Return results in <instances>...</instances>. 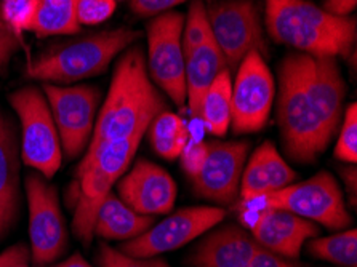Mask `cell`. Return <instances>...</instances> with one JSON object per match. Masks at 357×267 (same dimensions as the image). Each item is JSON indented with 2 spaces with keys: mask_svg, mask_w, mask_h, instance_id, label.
<instances>
[{
  "mask_svg": "<svg viewBox=\"0 0 357 267\" xmlns=\"http://www.w3.org/2000/svg\"><path fill=\"white\" fill-rule=\"evenodd\" d=\"M278 127L291 160L312 163L343 117L346 84L335 58L290 53L278 69Z\"/></svg>",
  "mask_w": 357,
  "mask_h": 267,
  "instance_id": "1",
  "label": "cell"
},
{
  "mask_svg": "<svg viewBox=\"0 0 357 267\" xmlns=\"http://www.w3.org/2000/svg\"><path fill=\"white\" fill-rule=\"evenodd\" d=\"M162 111H165V98L149 77L143 50L128 47L116 64L86 149L105 141L146 135L149 123Z\"/></svg>",
  "mask_w": 357,
  "mask_h": 267,
  "instance_id": "2",
  "label": "cell"
},
{
  "mask_svg": "<svg viewBox=\"0 0 357 267\" xmlns=\"http://www.w3.org/2000/svg\"><path fill=\"white\" fill-rule=\"evenodd\" d=\"M264 26L271 39L298 53L349 58L354 53L357 23L335 16L307 0H264Z\"/></svg>",
  "mask_w": 357,
  "mask_h": 267,
  "instance_id": "3",
  "label": "cell"
},
{
  "mask_svg": "<svg viewBox=\"0 0 357 267\" xmlns=\"http://www.w3.org/2000/svg\"><path fill=\"white\" fill-rule=\"evenodd\" d=\"M142 32L130 27L100 31L48 47L29 63L28 75L45 84L68 85L107 70L112 59L133 45Z\"/></svg>",
  "mask_w": 357,
  "mask_h": 267,
  "instance_id": "4",
  "label": "cell"
},
{
  "mask_svg": "<svg viewBox=\"0 0 357 267\" xmlns=\"http://www.w3.org/2000/svg\"><path fill=\"white\" fill-rule=\"evenodd\" d=\"M21 123V162L50 179L63 162L61 141L47 98L37 86H23L10 95Z\"/></svg>",
  "mask_w": 357,
  "mask_h": 267,
  "instance_id": "5",
  "label": "cell"
},
{
  "mask_svg": "<svg viewBox=\"0 0 357 267\" xmlns=\"http://www.w3.org/2000/svg\"><path fill=\"white\" fill-rule=\"evenodd\" d=\"M205 12L229 70H236L250 52L268 56L264 20L255 0H212Z\"/></svg>",
  "mask_w": 357,
  "mask_h": 267,
  "instance_id": "6",
  "label": "cell"
},
{
  "mask_svg": "<svg viewBox=\"0 0 357 267\" xmlns=\"http://www.w3.org/2000/svg\"><path fill=\"white\" fill-rule=\"evenodd\" d=\"M261 208H282L330 231H343L353 222L346 208L342 189L328 171H319L306 181L289 184L261 199Z\"/></svg>",
  "mask_w": 357,
  "mask_h": 267,
  "instance_id": "7",
  "label": "cell"
},
{
  "mask_svg": "<svg viewBox=\"0 0 357 267\" xmlns=\"http://www.w3.org/2000/svg\"><path fill=\"white\" fill-rule=\"evenodd\" d=\"M186 100L194 119H199L205 91L221 70L228 69L223 52L210 31L204 0H194L183 29Z\"/></svg>",
  "mask_w": 357,
  "mask_h": 267,
  "instance_id": "8",
  "label": "cell"
},
{
  "mask_svg": "<svg viewBox=\"0 0 357 267\" xmlns=\"http://www.w3.org/2000/svg\"><path fill=\"white\" fill-rule=\"evenodd\" d=\"M183 29L185 16L178 12L154 16L148 24V74L153 84L176 106H183L186 101Z\"/></svg>",
  "mask_w": 357,
  "mask_h": 267,
  "instance_id": "9",
  "label": "cell"
},
{
  "mask_svg": "<svg viewBox=\"0 0 357 267\" xmlns=\"http://www.w3.org/2000/svg\"><path fill=\"white\" fill-rule=\"evenodd\" d=\"M43 95L55 121L61 149L75 159L89 147L98 116L100 90L91 85L43 84Z\"/></svg>",
  "mask_w": 357,
  "mask_h": 267,
  "instance_id": "10",
  "label": "cell"
},
{
  "mask_svg": "<svg viewBox=\"0 0 357 267\" xmlns=\"http://www.w3.org/2000/svg\"><path fill=\"white\" fill-rule=\"evenodd\" d=\"M275 100V80L258 52H250L236 69L231 125L236 135L257 133L268 123Z\"/></svg>",
  "mask_w": 357,
  "mask_h": 267,
  "instance_id": "11",
  "label": "cell"
},
{
  "mask_svg": "<svg viewBox=\"0 0 357 267\" xmlns=\"http://www.w3.org/2000/svg\"><path fill=\"white\" fill-rule=\"evenodd\" d=\"M29 205L31 258L37 267L55 263L68 248V229L59 208L58 190L40 173L26 178Z\"/></svg>",
  "mask_w": 357,
  "mask_h": 267,
  "instance_id": "12",
  "label": "cell"
},
{
  "mask_svg": "<svg viewBox=\"0 0 357 267\" xmlns=\"http://www.w3.org/2000/svg\"><path fill=\"white\" fill-rule=\"evenodd\" d=\"M226 211L218 206H189L149 227L142 236L121 245V252L133 258H153L160 253L185 247L225 220Z\"/></svg>",
  "mask_w": 357,
  "mask_h": 267,
  "instance_id": "13",
  "label": "cell"
},
{
  "mask_svg": "<svg viewBox=\"0 0 357 267\" xmlns=\"http://www.w3.org/2000/svg\"><path fill=\"white\" fill-rule=\"evenodd\" d=\"M202 170L192 178V186L200 197L215 204L228 205L239 194L241 178L245 167L248 141H212Z\"/></svg>",
  "mask_w": 357,
  "mask_h": 267,
  "instance_id": "14",
  "label": "cell"
},
{
  "mask_svg": "<svg viewBox=\"0 0 357 267\" xmlns=\"http://www.w3.org/2000/svg\"><path fill=\"white\" fill-rule=\"evenodd\" d=\"M119 197L139 215H165L176 200V183L164 168L139 159L117 183Z\"/></svg>",
  "mask_w": 357,
  "mask_h": 267,
  "instance_id": "15",
  "label": "cell"
},
{
  "mask_svg": "<svg viewBox=\"0 0 357 267\" xmlns=\"http://www.w3.org/2000/svg\"><path fill=\"white\" fill-rule=\"evenodd\" d=\"M317 236L314 222L282 208H259L252 222V237L259 247L284 258H298L305 242Z\"/></svg>",
  "mask_w": 357,
  "mask_h": 267,
  "instance_id": "16",
  "label": "cell"
},
{
  "mask_svg": "<svg viewBox=\"0 0 357 267\" xmlns=\"http://www.w3.org/2000/svg\"><path fill=\"white\" fill-rule=\"evenodd\" d=\"M296 173L279 154L271 141L258 146L243 167L239 194L242 201H252L289 186Z\"/></svg>",
  "mask_w": 357,
  "mask_h": 267,
  "instance_id": "17",
  "label": "cell"
},
{
  "mask_svg": "<svg viewBox=\"0 0 357 267\" xmlns=\"http://www.w3.org/2000/svg\"><path fill=\"white\" fill-rule=\"evenodd\" d=\"M21 151L16 128L0 111V242L7 237L20 211Z\"/></svg>",
  "mask_w": 357,
  "mask_h": 267,
  "instance_id": "18",
  "label": "cell"
},
{
  "mask_svg": "<svg viewBox=\"0 0 357 267\" xmlns=\"http://www.w3.org/2000/svg\"><path fill=\"white\" fill-rule=\"evenodd\" d=\"M258 243L239 226L215 229L202 238L189 258L191 267H245Z\"/></svg>",
  "mask_w": 357,
  "mask_h": 267,
  "instance_id": "19",
  "label": "cell"
},
{
  "mask_svg": "<svg viewBox=\"0 0 357 267\" xmlns=\"http://www.w3.org/2000/svg\"><path fill=\"white\" fill-rule=\"evenodd\" d=\"M114 184V179L98 167H77L75 183L71 189V199L75 204L73 229L75 237L85 245L91 243V238L95 236L96 216Z\"/></svg>",
  "mask_w": 357,
  "mask_h": 267,
  "instance_id": "20",
  "label": "cell"
},
{
  "mask_svg": "<svg viewBox=\"0 0 357 267\" xmlns=\"http://www.w3.org/2000/svg\"><path fill=\"white\" fill-rule=\"evenodd\" d=\"M154 226V218L139 215L111 190L96 216L95 234L102 241H132Z\"/></svg>",
  "mask_w": 357,
  "mask_h": 267,
  "instance_id": "21",
  "label": "cell"
},
{
  "mask_svg": "<svg viewBox=\"0 0 357 267\" xmlns=\"http://www.w3.org/2000/svg\"><path fill=\"white\" fill-rule=\"evenodd\" d=\"M231 70L225 69L216 75L202 98L199 121H202L205 130L216 138H223L231 127Z\"/></svg>",
  "mask_w": 357,
  "mask_h": 267,
  "instance_id": "22",
  "label": "cell"
},
{
  "mask_svg": "<svg viewBox=\"0 0 357 267\" xmlns=\"http://www.w3.org/2000/svg\"><path fill=\"white\" fill-rule=\"evenodd\" d=\"M143 136L144 135H133L128 138L105 141L98 146L90 147L86 149V154L79 167H98L117 183L128 171Z\"/></svg>",
  "mask_w": 357,
  "mask_h": 267,
  "instance_id": "23",
  "label": "cell"
},
{
  "mask_svg": "<svg viewBox=\"0 0 357 267\" xmlns=\"http://www.w3.org/2000/svg\"><path fill=\"white\" fill-rule=\"evenodd\" d=\"M75 3L77 0H37L29 31L40 39L77 34L80 24L75 16Z\"/></svg>",
  "mask_w": 357,
  "mask_h": 267,
  "instance_id": "24",
  "label": "cell"
},
{
  "mask_svg": "<svg viewBox=\"0 0 357 267\" xmlns=\"http://www.w3.org/2000/svg\"><path fill=\"white\" fill-rule=\"evenodd\" d=\"M149 143L162 159L175 160L189 141L188 125L180 116L170 111H162L153 119L148 130Z\"/></svg>",
  "mask_w": 357,
  "mask_h": 267,
  "instance_id": "25",
  "label": "cell"
},
{
  "mask_svg": "<svg viewBox=\"0 0 357 267\" xmlns=\"http://www.w3.org/2000/svg\"><path fill=\"white\" fill-rule=\"evenodd\" d=\"M307 252L319 259L342 267H357V232L344 229L328 237H314L307 243Z\"/></svg>",
  "mask_w": 357,
  "mask_h": 267,
  "instance_id": "26",
  "label": "cell"
},
{
  "mask_svg": "<svg viewBox=\"0 0 357 267\" xmlns=\"http://www.w3.org/2000/svg\"><path fill=\"white\" fill-rule=\"evenodd\" d=\"M333 155L338 160L346 163L357 162V106L356 102H351L348 107H344L342 117V128H340L338 141L335 146Z\"/></svg>",
  "mask_w": 357,
  "mask_h": 267,
  "instance_id": "27",
  "label": "cell"
},
{
  "mask_svg": "<svg viewBox=\"0 0 357 267\" xmlns=\"http://www.w3.org/2000/svg\"><path fill=\"white\" fill-rule=\"evenodd\" d=\"M37 0H2L0 8H2L3 20L12 27V31L18 39L24 31H29L36 13Z\"/></svg>",
  "mask_w": 357,
  "mask_h": 267,
  "instance_id": "28",
  "label": "cell"
},
{
  "mask_svg": "<svg viewBox=\"0 0 357 267\" xmlns=\"http://www.w3.org/2000/svg\"><path fill=\"white\" fill-rule=\"evenodd\" d=\"M98 264L100 267H172L159 258H133L122 253L121 250L109 247L107 243H100Z\"/></svg>",
  "mask_w": 357,
  "mask_h": 267,
  "instance_id": "29",
  "label": "cell"
},
{
  "mask_svg": "<svg viewBox=\"0 0 357 267\" xmlns=\"http://www.w3.org/2000/svg\"><path fill=\"white\" fill-rule=\"evenodd\" d=\"M116 12V0H77L75 16L80 26L105 23Z\"/></svg>",
  "mask_w": 357,
  "mask_h": 267,
  "instance_id": "30",
  "label": "cell"
},
{
  "mask_svg": "<svg viewBox=\"0 0 357 267\" xmlns=\"http://www.w3.org/2000/svg\"><path fill=\"white\" fill-rule=\"evenodd\" d=\"M208 146L204 141H194L189 139L186 146L183 147L180 159H181V168L185 170L189 178H196L202 170L205 160H207Z\"/></svg>",
  "mask_w": 357,
  "mask_h": 267,
  "instance_id": "31",
  "label": "cell"
},
{
  "mask_svg": "<svg viewBox=\"0 0 357 267\" xmlns=\"http://www.w3.org/2000/svg\"><path fill=\"white\" fill-rule=\"evenodd\" d=\"M20 40L12 27L3 20L2 8H0V74L2 75H7L13 54L20 50Z\"/></svg>",
  "mask_w": 357,
  "mask_h": 267,
  "instance_id": "32",
  "label": "cell"
},
{
  "mask_svg": "<svg viewBox=\"0 0 357 267\" xmlns=\"http://www.w3.org/2000/svg\"><path fill=\"white\" fill-rule=\"evenodd\" d=\"M188 2V0H130V8L138 16H158L170 12L173 7Z\"/></svg>",
  "mask_w": 357,
  "mask_h": 267,
  "instance_id": "33",
  "label": "cell"
},
{
  "mask_svg": "<svg viewBox=\"0 0 357 267\" xmlns=\"http://www.w3.org/2000/svg\"><path fill=\"white\" fill-rule=\"evenodd\" d=\"M245 267H301V266H298L296 263H291V261L285 259L284 256L275 254L258 245L257 252L253 253V256L245 264Z\"/></svg>",
  "mask_w": 357,
  "mask_h": 267,
  "instance_id": "34",
  "label": "cell"
},
{
  "mask_svg": "<svg viewBox=\"0 0 357 267\" xmlns=\"http://www.w3.org/2000/svg\"><path fill=\"white\" fill-rule=\"evenodd\" d=\"M29 250L26 245L18 243L15 247H10L0 254V267H12L16 264H28Z\"/></svg>",
  "mask_w": 357,
  "mask_h": 267,
  "instance_id": "35",
  "label": "cell"
},
{
  "mask_svg": "<svg viewBox=\"0 0 357 267\" xmlns=\"http://www.w3.org/2000/svg\"><path fill=\"white\" fill-rule=\"evenodd\" d=\"M357 7V0H324L322 8L335 16H349Z\"/></svg>",
  "mask_w": 357,
  "mask_h": 267,
  "instance_id": "36",
  "label": "cell"
},
{
  "mask_svg": "<svg viewBox=\"0 0 357 267\" xmlns=\"http://www.w3.org/2000/svg\"><path fill=\"white\" fill-rule=\"evenodd\" d=\"M55 267H93V266H91L80 253H74L71 258H68L66 261H63V263H59Z\"/></svg>",
  "mask_w": 357,
  "mask_h": 267,
  "instance_id": "37",
  "label": "cell"
},
{
  "mask_svg": "<svg viewBox=\"0 0 357 267\" xmlns=\"http://www.w3.org/2000/svg\"><path fill=\"white\" fill-rule=\"evenodd\" d=\"M12 267H28V264H16V266H12Z\"/></svg>",
  "mask_w": 357,
  "mask_h": 267,
  "instance_id": "38",
  "label": "cell"
}]
</instances>
